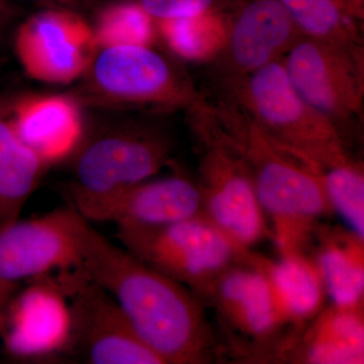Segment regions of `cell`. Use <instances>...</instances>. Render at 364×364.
Segmentation results:
<instances>
[{"mask_svg": "<svg viewBox=\"0 0 364 364\" xmlns=\"http://www.w3.org/2000/svg\"><path fill=\"white\" fill-rule=\"evenodd\" d=\"M220 90L273 144L314 168L349 157L344 136L301 97L282 59Z\"/></svg>", "mask_w": 364, "mask_h": 364, "instance_id": "3", "label": "cell"}, {"mask_svg": "<svg viewBox=\"0 0 364 364\" xmlns=\"http://www.w3.org/2000/svg\"><path fill=\"white\" fill-rule=\"evenodd\" d=\"M9 119L18 138L48 166L72 156L85 139L80 104L75 97H26L14 105Z\"/></svg>", "mask_w": 364, "mask_h": 364, "instance_id": "16", "label": "cell"}, {"mask_svg": "<svg viewBox=\"0 0 364 364\" xmlns=\"http://www.w3.org/2000/svg\"><path fill=\"white\" fill-rule=\"evenodd\" d=\"M47 167L0 114V224L20 218Z\"/></svg>", "mask_w": 364, "mask_h": 364, "instance_id": "19", "label": "cell"}, {"mask_svg": "<svg viewBox=\"0 0 364 364\" xmlns=\"http://www.w3.org/2000/svg\"><path fill=\"white\" fill-rule=\"evenodd\" d=\"M11 6L7 4L6 0H0V33L4 30V26L7 25L11 18Z\"/></svg>", "mask_w": 364, "mask_h": 364, "instance_id": "27", "label": "cell"}, {"mask_svg": "<svg viewBox=\"0 0 364 364\" xmlns=\"http://www.w3.org/2000/svg\"><path fill=\"white\" fill-rule=\"evenodd\" d=\"M363 306L334 305L304 337L301 359L316 364H359L364 359Z\"/></svg>", "mask_w": 364, "mask_h": 364, "instance_id": "18", "label": "cell"}, {"mask_svg": "<svg viewBox=\"0 0 364 364\" xmlns=\"http://www.w3.org/2000/svg\"><path fill=\"white\" fill-rule=\"evenodd\" d=\"M47 9H61L67 11H80L90 9L97 0H35Z\"/></svg>", "mask_w": 364, "mask_h": 364, "instance_id": "25", "label": "cell"}, {"mask_svg": "<svg viewBox=\"0 0 364 364\" xmlns=\"http://www.w3.org/2000/svg\"><path fill=\"white\" fill-rule=\"evenodd\" d=\"M215 111L247 165L280 251L301 252L316 223L333 210L320 171L273 144L231 102L220 100Z\"/></svg>", "mask_w": 364, "mask_h": 364, "instance_id": "2", "label": "cell"}, {"mask_svg": "<svg viewBox=\"0 0 364 364\" xmlns=\"http://www.w3.org/2000/svg\"><path fill=\"white\" fill-rule=\"evenodd\" d=\"M154 21L191 20L218 13L232 0H131Z\"/></svg>", "mask_w": 364, "mask_h": 364, "instance_id": "24", "label": "cell"}, {"mask_svg": "<svg viewBox=\"0 0 364 364\" xmlns=\"http://www.w3.org/2000/svg\"><path fill=\"white\" fill-rule=\"evenodd\" d=\"M176 62L146 45L97 48L80 77L78 102L166 112L188 109L202 97Z\"/></svg>", "mask_w": 364, "mask_h": 364, "instance_id": "4", "label": "cell"}, {"mask_svg": "<svg viewBox=\"0 0 364 364\" xmlns=\"http://www.w3.org/2000/svg\"><path fill=\"white\" fill-rule=\"evenodd\" d=\"M117 238L200 298L243 253L203 215L159 227H117Z\"/></svg>", "mask_w": 364, "mask_h": 364, "instance_id": "7", "label": "cell"}, {"mask_svg": "<svg viewBox=\"0 0 364 364\" xmlns=\"http://www.w3.org/2000/svg\"><path fill=\"white\" fill-rule=\"evenodd\" d=\"M72 207L88 222L149 228L203 215V203L198 182L172 176L152 177L116 195Z\"/></svg>", "mask_w": 364, "mask_h": 364, "instance_id": "13", "label": "cell"}, {"mask_svg": "<svg viewBox=\"0 0 364 364\" xmlns=\"http://www.w3.org/2000/svg\"><path fill=\"white\" fill-rule=\"evenodd\" d=\"M18 287V284L0 282V326H1L6 306L9 305L11 299L13 298L14 294H16Z\"/></svg>", "mask_w": 364, "mask_h": 364, "instance_id": "26", "label": "cell"}, {"mask_svg": "<svg viewBox=\"0 0 364 364\" xmlns=\"http://www.w3.org/2000/svg\"><path fill=\"white\" fill-rule=\"evenodd\" d=\"M217 309L230 340L237 347L264 343L282 326L272 287L261 263L253 267L231 265L202 296Z\"/></svg>", "mask_w": 364, "mask_h": 364, "instance_id": "14", "label": "cell"}, {"mask_svg": "<svg viewBox=\"0 0 364 364\" xmlns=\"http://www.w3.org/2000/svg\"><path fill=\"white\" fill-rule=\"evenodd\" d=\"M350 6L351 11L355 14L356 18L363 16V9L360 7V0H346Z\"/></svg>", "mask_w": 364, "mask_h": 364, "instance_id": "28", "label": "cell"}, {"mask_svg": "<svg viewBox=\"0 0 364 364\" xmlns=\"http://www.w3.org/2000/svg\"><path fill=\"white\" fill-rule=\"evenodd\" d=\"M171 143L164 132L127 124L83 139L73 153L71 205L102 200L152 178L168 163Z\"/></svg>", "mask_w": 364, "mask_h": 364, "instance_id": "6", "label": "cell"}, {"mask_svg": "<svg viewBox=\"0 0 364 364\" xmlns=\"http://www.w3.org/2000/svg\"><path fill=\"white\" fill-rule=\"evenodd\" d=\"M282 62L301 97L331 121L344 139L351 134L363 119L364 68L361 46L334 44L301 37Z\"/></svg>", "mask_w": 364, "mask_h": 364, "instance_id": "8", "label": "cell"}, {"mask_svg": "<svg viewBox=\"0 0 364 364\" xmlns=\"http://www.w3.org/2000/svg\"><path fill=\"white\" fill-rule=\"evenodd\" d=\"M14 296L0 326L7 351L21 358L65 351L70 334V310L60 282L36 284L18 296Z\"/></svg>", "mask_w": 364, "mask_h": 364, "instance_id": "15", "label": "cell"}, {"mask_svg": "<svg viewBox=\"0 0 364 364\" xmlns=\"http://www.w3.org/2000/svg\"><path fill=\"white\" fill-rule=\"evenodd\" d=\"M81 272L116 301L163 364L208 363L217 353L203 304L188 287L114 245L83 218Z\"/></svg>", "mask_w": 364, "mask_h": 364, "instance_id": "1", "label": "cell"}, {"mask_svg": "<svg viewBox=\"0 0 364 364\" xmlns=\"http://www.w3.org/2000/svg\"><path fill=\"white\" fill-rule=\"evenodd\" d=\"M155 21L131 0H117L98 11L92 26L97 47L150 46Z\"/></svg>", "mask_w": 364, "mask_h": 364, "instance_id": "23", "label": "cell"}, {"mask_svg": "<svg viewBox=\"0 0 364 364\" xmlns=\"http://www.w3.org/2000/svg\"><path fill=\"white\" fill-rule=\"evenodd\" d=\"M326 196L352 233L364 238V176L363 165L350 156L320 170Z\"/></svg>", "mask_w": 364, "mask_h": 364, "instance_id": "22", "label": "cell"}, {"mask_svg": "<svg viewBox=\"0 0 364 364\" xmlns=\"http://www.w3.org/2000/svg\"><path fill=\"white\" fill-rule=\"evenodd\" d=\"M14 49L30 77L66 85L80 79L97 47L92 26L80 14L47 9L21 23Z\"/></svg>", "mask_w": 364, "mask_h": 364, "instance_id": "12", "label": "cell"}, {"mask_svg": "<svg viewBox=\"0 0 364 364\" xmlns=\"http://www.w3.org/2000/svg\"><path fill=\"white\" fill-rule=\"evenodd\" d=\"M224 40L213 59L219 85L284 58L303 36L279 0H232Z\"/></svg>", "mask_w": 364, "mask_h": 364, "instance_id": "11", "label": "cell"}, {"mask_svg": "<svg viewBox=\"0 0 364 364\" xmlns=\"http://www.w3.org/2000/svg\"><path fill=\"white\" fill-rule=\"evenodd\" d=\"M363 239L358 235L351 232L325 236L315 263L325 293L334 305H363Z\"/></svg>", "mask_w": 364, "mask_h": 364, "instance_id": "20", "label": "cell"}, {"mask_svg": "<svg viewBox=\"0 0 364 364\" xmlns=\"http://www.w3.org/2000/svg\"><path fill=\"white\" fill-rule=\"evenodd\" d=\"M59 282L70 310L66 350L91 364H163L139 338L116 301L81 270L61 273Z\"/></svg>", "mask_w": 364, "mask_h": 364, "instance_id": "9", "label": "cell"}, {"mask_svg": "<svg viewBox=\"0 0 364 364\" xmlns=\"http://www.w3.org/2000/svg\"><path fill=\"white\" fill-rule=\"evenodd\" d=\"M303 37L360 46L356 16L346 0H279Z\"/></svg>", "mask_w": 364, "mask_h": 364, "instance_id": "21", "label": "cell"}, {"mask_svg": "<svg viewBox=\"0 0 364 364\" xmlns=\"http://www.w3.org/2000/svg\"><path fill=\"white\" fill-rule=\"evenodd\" d=\"M261 265L267 273L282 325L298 324L320 312L325 289L315 262L299 252L282 254L277 262Z\"/></svg>", "mask_w": 364, "mask_h": 364, "instance_id": "17", "label": "cell"}, {"mask_svg": "<svg viewBox=\"0 0 364 364\" xmlns=\"http://www.w3.org/2000/svg\"><path fill=\"white\" fill-rule=\"evenodd\" d=\"M188 111L202 148L198 186L203 214L244 252L267 231L247 165L205 97Z\"/></svg>", "mask_w": 364, "mask_h": 364, "instance_id": "5", "label": "cell"}, {"mask_svg": "<svg viewBox=\"0 0 364 364\" xmlns=\"http://www.w3.org/2000/svg\"><path fill=\"white\" fill-rule=\"evenodd\" d=\"M83 217L72 205L0 224V282L18 284L81 270Z\"/></svg>", "mask_w": 364, "mask_h": 364, "instance_id": "10", "label": "cell"}]
</instances>
